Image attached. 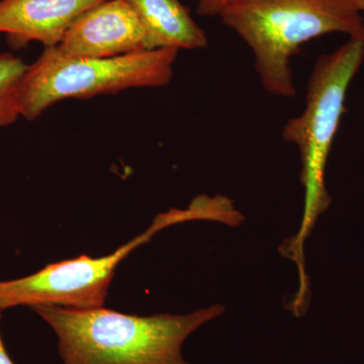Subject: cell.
Wrapping results in <instances>:
<instances>
[{
    "label": "cell",
    "instance_id": "3",
    "mask_svg": "<svg viewBox=\"0 0 364 364\" xmlns=\"http://www.w3.org/2000/svg\"><path fill=\"white\" fill-rule=\"evenodd\" d=\"M219 18L252 51L261 85L277 97H296L291 62L306 43L364 35L363 14L349 0H233Z\"/></svg>",
    "mask_w": 364,
    "mask_h": 364
},
{
    "label": "cell",
    "instance_id": "10",
    "mask_svg": "<svg viewBox=\"0 0 364 364\" xmlns=\"http://www.w3.org/2000/svg\"><path fill=\"white\" fill-rule=\"evenodd\" d=\"M231 1L233 0H198V14L208 18L219 16L223 9Z\"/></svg>",
    "mask_w": 364,
    "mask_h": 364
},
{
    "label": "cell",
    "instance_id": "11",
    "mask_svg": "<svg viewBox=\"0 0 364 364\" xmlns=\"http://www.w3.org/2000/svg\"><path fill=\"white\" fill-rule=\"evenodd\" d=\"M1 311H0V321H1ZM0 364H14L11 356L7 353L6 346L2 341L1 333H0Z\"/></svg>",
    "mask_w": 364,
    "mask_h": 364
},
{
    "label": "cell",
    "instance_id": "2",
    "mask_svg": "<svg viewBox=\"0 0 364 364\" xmlns=\"http://www.w3.org/2000/svg\"><path fill=\"white\" fill-rule=\"evenodd\" d=\"M363 63L364 35L348 38L334 52L318 57L306 85L305 109L282 128L284 140L299 151L305 202L298 233L287 239L279 251L298 267L299 284L309 282L304 245L318 217L331 205L326 167L344 114L347 91Z\"/></svg>",
    "mask_w": 364,
    "mask_h": 364
},
{
    "label": "cell",
    "instance_id": "4",
    "mask_svg": "<svg viewBox=\"0 0 364 364\" xmlns=\"http://www.w3.org/2000/svg\"><path fill=\"white\" fill-rule=\"evenodd\" d=\"M177 54V50L159 49L114 58H76L57 47L45 48L18 85L21 117L35 121L53 105L68 98L162 87L171 81Z\"/></svg>",
    "mask_w": 364,
    "mask_h": 364
},
{
    "label": "cell",
    "instance_id": "1",
    "mask_svg": "<svg viewBox=\"0 0 364 364\" xmlns=\"http://www.w3.org/2000/svg\"><path fill=\"white\" fill-rule=\"evenodd\" d=\"M32 309L58 337L64 364H189L181 353L184 341L225 312L221 305L188 315L149 317L127 315L104 306Z\"/></svg>",
    "mask_w": 364,
    "mask_h": 364
},
{
    "label": "cell",
    "instance_id": "9",
    "mask_svg": "<svg viewBox=\"0 0 364 364\" xmlns=\"http://www.w3.org/2000/svg\"><path fill=\"white\" fill-rule=\"evenodd\" d=\"M28 66L11 53L0 55V127L13 124L21 117L18 90Z\"/></svg>",
    "mask_w": 364,
    "mask_h": 364
},
{
    "label": "cell",
    "instance_id": "5",
    "mask_svg": "<svg viewBox=\"0 0 364 364\" xmlns=\"http://www.w3.org/2000/svg\"><path fill=\"white\" fill-rule=\"evenodd\" d=\"M195 219L191 208L168 210L158 215L143 234L104 257L79 256L47 265L21 279L0 282V311L20 306H104L114 272L124 258L164 228Z\"/></svg>",
    "mask_w": 364,
    "mask_h": 364
},
{
    "label": "cell",
    "instance_id": "8",
    "mask_svg": "<svg viewBox=\"0 0 364 364\" xmlns=\"http://www.w3.org/2000/svg\"><path fill=\"white\" fill-rule=\"evenodd\" d=\"M146 36V49L198 50L208 46L205 31L179 0H126Z\"/></svg>",
    "mask_w": 364,
    "mask_h": 364
},
{
    "label": "cell",
    "instance_id": "7",
    "mask_svg": "<svg viewBox=\"0 0 364 364\" xmlns=\"http://www.w3.org/2000/svg\"><path fill=\"white\" fill-rule=\"evenodd\" d=\"M107 0H0V33L16 48L57 47L71 26Z\"/></svg>",
    "mask_w": 364,
    "mask_h": 364
},
{
    "label": "cell",
    "instance_id": "12",
    "mask_svg": "<svg viewBox=\"0 0 364 364\" xmlns=\"http://www.w3.org/2000/svg\"><path fill=\"white\" fill-rule=\"evenodd\" d=\"M349 2L359 14H364V0H349Z\"/></svg>",
    "mask_w": 364,
    "mask_h": 364
},
{
    "label": "cell",
    "instance_id": "6",
    "mask_svg": "<svg viewBox=\"0 0 364 364\" xmlns=\"http://www.w3.org/2000/svg\"><path fill=\"white\" fill-rule=\"evenodd\" d=\"M57 48L76 58H114L147 51L143 26L126 0H107L86 11Z\"/></svg>",
    "mask_w": 364,
    "mask_h": 364
}]
</instances>
